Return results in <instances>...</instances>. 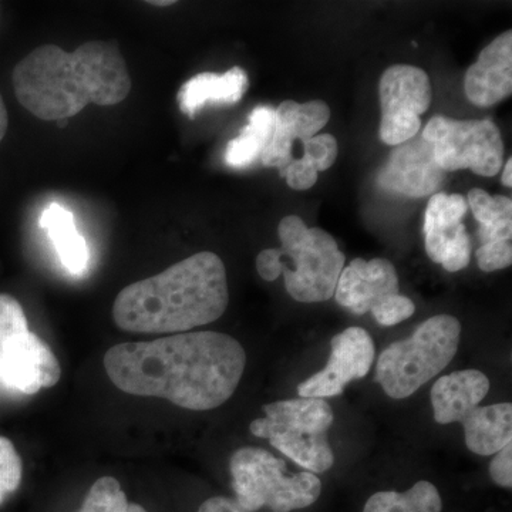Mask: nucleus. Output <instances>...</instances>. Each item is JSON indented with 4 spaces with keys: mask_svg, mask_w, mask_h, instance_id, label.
Listing matches in <instances>:
<instances>
[{
    "mask_svg": "<svg viewBox=\"0 0 512 512\" xmlns=\"http://www.w3.org/2000/svg\"><path fill=\"white\" fill-rule=\"evenodd\" d=\"M245 365L247 353L241 343L218 332L121 343L104 356L107 376L124 393L158 397L194 412L228 402Z\"/></svg>",
    "mask_w": 512,
    "mask_h": 512,
    "instance_id": "f257e3e1",
    "label": "nucleus"
},
{
    "mask_svg": "<svg viewBox=\"0 0 512 512\" xmlns=\"http://www.w3.org/2000/svg\"><path fill=\"white\" fill-rule=\"evenodd\" d=\"M19 103L37 119L69 120L89 104L116 106L126 100L131 79L116 46L87 42L74 52L37 47L13 70Z\"/></svg>",
    "mask_w": 512,
    "mask_h": 512,
    "instance_id": "f03ea898",
    "label": "nucleus"
},
{
    "mask_svg": "<svg viewBox=\"0 0 512 512\" xmlns=\"http://www.w3.org/2000/svg\"><path fill=\"white\" fill-rule=\"evenodd\" d=\"M228 303L224 262L200 252L126 286L114 301L113 319L126 332L177 335L220 319Z\"/></svg>",
    "mask_w": 512,
    "mask_h": 512,
    "instance_id": "7ed1b4c3",
    "label": "nucleus"
},
{
    "mask_svg": "<svg viewBox=\"0 0 512 512\" xmlns=\"http://www.w3.org/2000/svg\"><path fill=\"white\" fill-rule=\"evenodd\" d=\"M460 338L461 325L454 316L427 319L412 338L383 350L377 360L376 382L392 399H407L450 365Z\"/></svg>",
    "mask_w": 512,
    "mask_h": 512,
    "instance_id": "20e7f679",
    "label": "nucleus"
},
{
    "mask_svg": "<svg viewBox=\"0 0 512 512\" xmlns=\"http://www.w3.org/2000/svg\"><path fill=\"white\" fill-rule=\"evenodd\" d=\"M265 417L252 421L251 433L269 440L293 463L309 473L319 474L332 468L335 454L328 441L335 414L325 399L281 400L264 406Z\"/></svg>",
    "mask_w": 512,
    "mask_h": 512,
    "instance_id": "39448f33",
    "label": "nucleus"
},
{
    "mask_svg": "<svg viewBox=\"0 0 512 512\" xmlns=\"http://www.w3.org/2000/svg\"><path fill=\"white\" fill-rule=\"evenodd\" d=\"M232 488L242 510L268 507L274 512L302 510L318 501L322 481L316 474H289L286 463L258 447L235 451L229 463Z\"/></svg>",
    "mask_w": 512,
    "mask_h": 512,
    "instance_id": "423d86ee",
    "label": "nucleus"
},
{
    "mask_svg": "<svg viewBox=\"0 0 512 512\" xmlns=\"http://www.w3.org/2000/svg\"><path fill=\"white\" fill-rule=\"evenodd\" d=\"M278 235L282 256L292 262L282 269L289 295L302 303L329 301L346 262L335 238L323 229L306 227L296 215L279 222Z\"/></svg>",
    "mask_w": 512,
    "mask_h": 512,
    "instance_id": "0eeeda50",
    "label": "nucleus"
},
{
    "mask_svg": "<svg viewBox=\"0 0 512 512\" xmlns=\"http://www.w3.org/2000/svg\"><path fill=\"white\" fill-rule=\"evenodd\" d=\"M421 137L433 146L443 171L471 170L494 177L504 165V141L491 120L460 121L433 117Z\"/></svg>",
    "mask_w": 512,
    "mask_h": 512,
    "instance_id": "6e6552de",
    "label": "nucleus"
},
{
    "mask_svg": "<svg viewBox=\"0 0 512 512\" xmlns=\"http://www.w3.org/2000/svg\"><path fill=\"white\" fill-rule=\"evenodd\" d=\"M382 121L380 140L400 146L419 134L421 114L429 110V74L412 64H394L383 73L379 84Z\"/></svg>",
    "mask_w": 512,
    "mask_h": 512,
    "instance_id": "1a4fd4ad",
    "label": "nucleus"
},
{
    "mask_svg": "<svg viewBox=\"0 0 512 512\" xmlns=\"http://www.w3.org/2000/svg\"><path fill=\"white\" fill-rule=\"evenodd\" d=\"M467 198L460 194H434L424 215V244L431 261L447 272H458L470 264L471 238L463 218Z\"/></svg>",
    "mask_w": 512,
    "mask_h": 512,
    "instance_id": "9d476101",
    "label": "nucleus"
},
{
    "mask_svg": "<svg viewBox=\"0 0 512 512\" xmlns=\"http://www.w3.org/2000/svg\"><path fill=\"white\" fill-rule=\"evenodd\" d=\"M329 362L325 369L298 386V394L309 399L340 396L352 380L362 379L375 360V343L366 329L348 328L330 342Z\"/></svg>",
    "mask_w": 512,
    "mask_h": 512,
    "instance_id": "9b49d317",
    "label": "nucleus"
},
{
    "mask_svg": "<svg viewBox=\"0 0 512 512\" xmlns=\"http://www.w3.org/2000/svg\"><path fill=\"white\" fill-rule=\"evenodd\" d=\"M62 367L52 349L29 332L0 346V380L23 394L55 386Z\"/></svg>",
    "mask_w": 512,
    "mask_h": 512,
    "instance_id": "f8f14e48",
    "label": "nucleus"
},
{
    "mask_svg": "<svg viewBox=\"0 0 512 512\" xmlns=\"http://www.w3.org/2000/svg\"><path fill=\"white\" fill-rule=\"evenodd\" d=\"M444 178L446 171L436 163L433 146L423 137L416 136L394 148L377 183L383 190L421 198L439 190Z\"/></svg>",
    "mask_w": 512,
    "mask_h": 512,
    "instance_id": "ddd939ff",
    "label": "nucleus"
},
{
    "mask_svg": "<svg viewBox=\"0 0 512 512\" xmlns=\"http://www.w3.org/2000/svg\"><path fill=\"white\" fill-rule=\"evenodd\" d=\"M399 293V278L392 262L383 258L353 259L343 268L335 289L336 302L356 315H365L377 302Z\"/></svg>",
    "mask_w": 512,
    "mask_h": 512,
    "instance_id": "4468645a",
    "label": "nucleus"
},
{
    "mask_svg": "<svg viewBox=\"0 0 512 512\" xmlns=\"http://www.w3.org/2000/svg\"><path fill=\"white\" fill-rule=\"evenodd\" d=\"M467 99L478 107H490L512 93V32L507 30L494 39L464 79Z\"/></svg>",
    "mask_w": 512,
    "mask_h": 512,
    "instance_id": "2eb2a0df",
    "label": "nucleus"
},
{
    "mask_svg": "<svg viewBox=\"0 0 512 512\" xmlns=\"http://www.w3.org/2000/svg\"><path fill=\"white\" fill-rule=\"evenodd\" d=\"M490 392V380L476 369L440 377L431 389L434 419L439 424L463 423Z\"/></svg>",
    "mask_w": 512,
    "mask_h": 512,
    "instance_id": "dca6fc26",
    "label": "nucleus"
},
{
    "mask_svg": "<svg viewBox=\"0 0 512 512\" xmlns=\"http://www.w3.org/2000/svg\"><path fill=\"white\" fill-rule=\"evenodd\" d=\"M248 90V74L235 66L227 73H201L183 84L177 94L180 109L195 117L207 104H235Z\"/></svg>",
    "mask_w": 512,
    "mask_h": 512,
    "instance_id": "f3484780",
    "label": "nucleus"
},
{
    "mask_svg": "<svg viewBox=\"0 0 512 512\" xmlns=\"http://www.w3.org/2000/svg\"><path fill=\"white\" fill-rule=\"evenodd\" d=\"M461 424L468 450L478 456H494L511 443L512 404L478 406Z\"/></svg>",
    "mask_w": 512,
    "mask_h": 512,
    "instance_id": "a211bd4d",
    "label": "nucleus"
},
{
    "mask_svg": "<svg viewBox=\"0 0 512 512\" xmlns=\"http://www.w3.org/2000/svg\"><path fill=\"white\" fill-rule=\"evenodd\" d=\"M39 225L55 245L64 269L72 275H83L89 264V247L77 231L72 211L52 202L40 215Z\"/></svg>",
    "mask_w": 512,
    "mask_h": 512,
    "instance_id": "6ab92c4d",
    "label": "nucleus"
},
{
    "mask_svg": "<svg viewBox=\"0 0 512 512\" xmlns=\"http://www.w3.org/2000/svg\"><path fill=\"white\" fill-rule=\"evenodd\" d=\"M275 130V109L259 106L249 114L248 124L241 134L229 141L225 163L229 167L245 168L261 158Z\"/></svg>",
    "mask_w": 512,
    "mask_h": 512,
    "instance_id": "aec40b11",
    "label": "nucleus"
},
{
    "mask_svg": "<svg viewBox=\"0 0 512 512\" xmlns=\"http://www.w3.org/2000/svg\"><path fill=\"white\" fill-rule=\"evenodd\" d=\"M468 205L474 218L480 224L478 237L481 245L490 242L511 241L512 238V201L504 195L488 194L481 188L468 192Z\"/></svg>",
    "mask_w": 512,
    "mask_h": 512,
    "instance_id": "412c9836",
    "label": "nucleus"
},
{
    "mask_svg": "<svg viewBox=\"0 0 512 512\" xmlns=\"http://www.w3.org/2000/svg\"><path fill=\"white\" fill-rule=\"evenodd\" d=\"M443 503L436 485L419 481L406 493L380 491L367 500L363 512H441Z\"/></svg>",
    "mask_w": 512,
    "mask_h": 512,
    "instance_id": "4be33fe9",
    "label": "nucleus"
},
{
    "mask_svg": "<svg viewBox=\"0 0 512 512\" xmlns=\"http://www.w3.org/2000/svg\"><path fill=\"white\" fill-rule=\"evenodd\" d=\"M299 103L286 100L275 109V130L271 141L262 153L261 163L265 167L278 168L279 173H284L286 167L292 163L293 141L299 140L298 131L295 128L296 110Z\"/></svg>",
    "mask_w": 512,
    "mask_h": 512,
    "instance_id": "5701e85b",
    "label": "nucleus"
},
{
    "mask_svg": "<svg viewBox=\"0 0 512 512\" xmlns=\"http://www.w3.org/2000/svg\"><path fill=\"white\" fill-rule=\"evenodd\" d=\"M127 497L119 481L113 477H101L84 498L79 512H126Z\"/></svg>",
    "mask_w": 512,
    "mask_h": 512,
    "instance_id": "b1692460",
    "label": "nucleus"
},
{
    "mask_svg": "<svg viewBox=\"0 0 512 512\" xmlns=\"http://www.w3.org/2000/svg\"><path fill=\"white\" fill-rule=\"evenodd\" d=\"M23 464L12 441L0 436V504L18 490L22 481Z\"/></svg>",
    "mask_w": 512,
    "mask_h": 512,
    "instance_id": "393cba45",
    "label": "nucleus"
},
{
    "mask_svg": "<svg viewBox=\"0 0 512 512\" xmlns=\"http://www.w3.org/2000/svg\"><path fill=\"white\" fill-rule=\"evenodd\" d=\"M29 332L22 305L13 296L0 293V346Z\"/></svg>",
    "mask_w": 512,
    "mask_h": 512,
    "instance_id": "a878e982",
    "label": "nucleus"
},
{
    "mask_svg": "<svg viewBox=\"0 0 512 512\" xmlns=\"http://www.w3.org/2000/svg\"><path fill=\"white\" fill-rule=\"evenodd\" d=\"M370 312L375 316L379 325L394 326L412 318L416 312V306L412 299L397 293V295L386 296L382 301L377 302Z\"/></svg>",
    "mask_w": 512,
    "mask_h": 512,
    "instance_id": "bb28decb",
    "label": "nucleus"
},
{
    "mask_svg": "<svg viewBox=\"0 0 512 512\" xmlns=\"http://www.w3.org/2000/svg\"><path fill=\"white\" fill-rule=\"evenodd\" d=\"M305 158L319 171H326L335 164L338 157V141L332 134H316L315 137L303 141Z\"/></svg>",
    "mask_w": 512,
    "mask_h": 512,
    "instance_id": "cd10ccee",
    "label": "nucleus"
},
{
    "mask_svg": "<svg viewBox=\"0 0 512 512\" xmlns=\"http://www.w3.org/2000/svg\"><path fill=\"white\" fill-rule=\"evenodd\" d=\"M477 262L483 272L501 271L512 264L511 241L490 242L477 249Z\"/></svg>",
    "mask_w": 512,
    "mask_h": 512,
    "instance_id": "c85d7f7f",
    "label": "nucleus"
},
{
    "mask_svg": "<svg viewBox=\"0 0 512 512\" xmlns=\"http://www.w3.org/2000/svg\"><path fill=\"white\" fill-rule=\"evenodd\" d=\"M281 175L285 178L286 184L296 191L309 190L318 181V170L305 157L293 160Z\"/></svg>",
    "mask_w": 512,
    "mask_h": 512,
    "instance_id": "c756f323",
    "label": "nucleus"
},
{
    "mask_svg": "<svg viewBox=\"0 0 512 512\" xmlns=\"http://www.w3.org/2000/svg\"><path fill=\"white\" fill-rule=\"evenodd\" d=\"M256 271L265 281L274 282L282 275L284 262H282V252L279 248H268L259 252L256 256Z\"/></svg>",
    "mask_w": 512,
    "mask_h": 512,
    "instance_id": "7c9ffc66",
    "label": "nucleus"
},
{
    "mask_svg": "<svg viewBox=\"0 0 512 512\" xmlns=\"http://www.w3.org/2000/svg\"><path fill=\"white\" fill-rule=\"evenodd\" d=\"M490 476L495 484L510 490L512 487V443L494 454L490 464Z\"/></svg>",
    "mask_w": 512,
    "mask_h": 512,
    "instance_id": "2f4dec72",
    "label": "nucleus"
},
{
    "mask_svg": "<svg viewBox=\"0 0 512 512\" xmlns=\"http://www.w3.org/2000/svg\"><path fill=\"white\" fill-rule=\"evenodd\" d=\"M198 512H248L242 510L235 501L228 500L225 497H212L210 500L204 501Z\"/></svg>",
    "mask_w": 512,
    "mask_h": 512,
    "instance_id": "473e14b6",
    "label": "nucleus"
},
{
    "mask_svg": "<svg viewBox=\"0 0 512 512\" xmlns=\"http://www.w3.org/2000/svg\"><path fill=\"white\" fill-rule=\"evenodd\" d=\"M9 117L8 110H6L5 103H3L2 96H0V141L5 137L6 131H8Z\"/></svg>",
    "mask_w": 512,
    "mask_h": 512,
    "instance_id": "72a5a7b5",
    "label": "nucleus"
},
{
    "mask_svg": "<svg viewBox=\"0 0 512 512\" xmlns=\"http://www.w3.org/2000/svg\"><path fill=\"white\" fill-rule=\"evenodd\" d=\"M504 171H503V178H501V181H503V184L505 187L511 188L512 187V158H508L507 163L503 165Z\"/></svg>",
    "mask_w": 512,
    "mask_h": 512,
    "instance_id": "f704fd0d",
    "label": "nucleus"
},
{
    "mask_svg": "<svg viewBox=\"0 0 512 512\" xmlns=\"http://www.w3.org/2000/svg\"><path fill=\"white\" fill-rule=\"evenodd\" d=\"M126 512H147L141 505L128 503Z\"/></svg>",
    "mask_w": 512,
    "mask_h": 512,
    "instance_id": "c9c22d12",
    "label": "nucleus"
},
{
    "mask_svg": "<svg viewBox=\"0 0 512 512\" xmlns=\"http://www.w3.org/2000/svg\"><path fill=\"white\" fill-rule=\"evenodd\" d=\"M150 5L153 6H170L174 5L175 2L173 0H160V2H156V0H153V2H148Z\"/></svg>",
    "mask_w": 512,
    "mask_h": 512,
    "instance_id": "e433bc0d",
    "label": "nucleus"
}]
</instances>
